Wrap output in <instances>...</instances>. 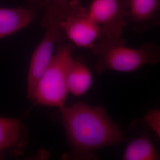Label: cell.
I'll use <instances>...</instances> for the list:
<instances>
[{
    "label": "cell",
    "mask_w": 160,
    "mask_h": 160,
    "mask_svg": "<svg viewBox=\"0 0 160 160\" xmlns=\"http://www.w3.org/2000/svg\"><path fill=\"white\" fill-rule=\"evenodd\" d=\"M69 145L75 157H93L100 149L126 141L120 126L109 117L105 109L82 102L60 108Z\"/></svg>",
    "instance_id": "cell-1"
},
{
    "label": "cell",
    "mask_w": 160,
    "mask_h": 160,
    "mask_svg": "<svg viewBox=\"0 0 160 160\" xmlns=\"http://www.w3.org/2000/svg\"><path fill=\"white\" fill-rule=\"evenodd\" d=\"M92 50L97 57L94 69L98 74L106 71L131 73L160 62V48L155 44L148 43L133 48L127 46L122 38L99 40Z\"/></svg>",
    "instance_id": "cell-2"
},
{
    "label": "cell",
    "mask_w": 160,
    "mask_h": 160,
    "mask_svg": "<svg viewBox=\"0 0 160 160\" xmlns=\"http://www.w3.org/2000/svg\"><path fill=\"white\" fill-rule=\"evenodd\" d=\"M74 58L71 45H60L45 70L41 75L34 90L32 103L35 105L57 107L65 106L68 94L67 77Z\"/></svg>",
    "instance_id": "cell-3"
},
{
    "label": "cell",
    "mask_w": 160,
    "mask_h": 160,
    "mask_svg": "<svg viewBox=\"0 0 160 160\" xmlns=\"http://www.w3.org/2000/svg\"><path fill=\"white\" fill-rule=\"evenodd\" d=\"M60 22L45 17L41 22V25L45 31L32 55L27 80V96L32 103L37 82L51 60L55 46L61 44L65 38Z\"/></svg>",
    "instance_id": "cell-4"
},
{
    "label": "cell",
    "mask_w": 160,
    "mask_h": 160,
    "mask_svg": "<svg viewBox=\"0 0 160 160\" xmlns=\"http://www.w3.org/2000/svg\"><path fill=\"white\" fill-rule=\"evenodd\" d=\"M60 26L65 37L80 48L92 49L100 36V26L78 0L70 1Z\"/></svg>",
    "instance_id": "cell-5"
},
{
    "label": "cell",
    "mask_w": 160,
    "mask_h": 160,
    "mask_svg": "<svg viewBox=\"0 0 160 160\" xmlns=\"http://www.w3.org/2000/svg\"><path fill=\"white\" fill-rule=\"evenodd\" d=\"M129 0H92L88 12L100 26L99 40L121 38L128 25Z\"/></svg>",
    "instance_id": "cell-6"
},
{
    "label": "cell",
    "mask_w": 160,
    "mask_h": 160,
    "mask_svg": "<svg viewBox=\"0 0 160 160\" xmlns=\"http://www.w3.org/2000/svg\"><path fill=\"white\" fill-rule=\"evenodd\" d=\"M41 1L31 0L28 5L17 8L0 7V39L26 28L33 21Z\"/></svg>",
    "instance_id": "cell-7"
},
{
    "label": "cell",
    "mask_w": 160,
    "mask_h": 160,
    "mask_svg": "<svg viewBox=\"0 0 160 160\" xmlns=\"http://www.w3.org/2000/svg\"><path fill=\"white\" fill-rule=\"evenodd\" d=\"M28 142V132L16 119L0 118V157L23 154Z\"/></svg>",
    "instance_id": "cell-8"
},
{
    "label": "cell",
    "mask_w": 160,
    "mask_h": 160,
    "mask_svg": "<svg viewBox=\"0 0 160 160\" xmlns=\"http://www.w3.org/2000/svg\"><path fill=\"white\" fill-rule=\"evenodd\" d=\"M160 23V0H129L128 24L142 33Z\"/></svg>",
    "instance_id": "cell-9"
},
{
    "label": "cell",
    "mask_w": 160,
    "mask_h": 160,
    "mask_svg": "<svg viewBox=\"0 0 160 160\" xmlns=\"http://www.w3.org/2000/svg\"><path fill=\"white\" fill-rule=\"evenodd\" d=\"M92 72L86 64L78 59H73L69 68L67 84L68 92L75 96L84 95L92 84Z\"/></svg>",
    "instance_id": "cell-10"
},
{
    "label": "cell",
    "mask_w": 160,
    "mask_h": 160,
    "mask_svg": "<svg viewBox=\"0 0 160 160\" xmlns=\"http://www.w3.org/2000/svg\"><path fill=\"white\" fill-rule=\"evenodd\" d=\"M123 160H159L160 155L151 139L141 136L131 141L126 146Z\"/></svg>",
    "instance_id": "cell-11"
},
{
    "label": "cell",
    "mask_w": 160,
    "mask_h": 160,
    "mask_svg": "<svg viewBox=\"0 0 160 160\" xmlns=\"http://www.w3.org/2000/svg\"><path fill=\"white\" fill-rule=\"evenodd\" d=\"M42 8L45 10L44 17L61 22L68 10L69 0H42Z\"/></svg>",
    "instance_id": "cell-12"
},
{
    "label": "cell",
    "mask_w": 160,
    "mask_h": 160,
    "mask_svg": "<svg viewBox=\"0 0 160 160\" xmlns=\"http://www.w3.org/2000/svg\"><path fill=\"white\" fill-rule=\"evenodd\" d=\"M144 121L160 138V109L149 110L145 115Z\"/></svg>",
    "instance_id": "cell-13"
}]
</instances>
